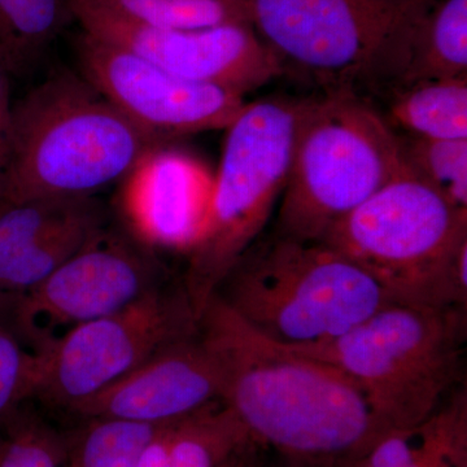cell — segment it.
I'll use <instances>...</instances> for the list:
<instances>
[{"label":"cell","instance_id":"cell-1","mask_svg":"<svg viewBox=\"0 0 467 467\" xmlns=\"http://www.w3.org/2000/svg\"><path fill=\"white\" fill-rule=\"evenodd\" d=\"M198 333L216 365L220 399L248 435L306 456L342 453L377 429L339 368L264 337L214 295Z\"/></svg>","mask_w":467,"mask_h":467},{"label":"cell","instance_id":"cell-2","mask_svg":"<svg viewBox=\"0 0 467 467\" xmlns=\"http://www.w3.org/2000/svg\"><path fill=\"white\" fill-rule=\"evenodd\" d=\"M168 142L122 115L81 75L57 73L12 103L0 201L90 199Z\"/></svg>","mask_w":467,"mask_h":467},{"label":"cell","instance_id":"cell-3","mask_svg":"<svg viewBox=\"0 0 467 467\" xmlns=\"http://www.w3.org/2000/svg\"><path fill=\"white\" fill-rule=\"evenodd\" d=\"M467 309L389 303L328 342L290 348L339 368L377 431L418 426L462 386Z\"/></svg>","mask_w":467,"mask_h":467},{"label":"cell","instance_id":"cell-4","mask_svg":"<svg viewBox=\"0 0 467 467\" xmlns=\"http://www.w3.org/2000/svg\"><path fill=\"white\" fill-rule=\"evenodd\" d=\"M245 18L285 72L325 91L396 86L438 0H244Z\"/></svg>","mask_w":467,"mask_h":467},{"label":"cell","instance_id":"cell-5","mask_svg":"<svg viewBox=\"0 0 467 467\" xmlns=\"http://www.w3.org/2000/svg\"><path fill=\"white\" fill-rule=\"evenodd\" d=\"M321 242L395 303L466 309L467 211L413 173L340 218Z\"/></svg>","mask_w":467,"mask_h":467},{"label":"cell","instance_id":"cell-6","mask_svg":"<svg viewBox=\"0 0 467 467\" xmlns=\"http://www.w3.org/2000/svg\"><path fill=\"white\" fill-rule=\"evenodd\" d=\"M408 173L400 135L358 91L310 97L295 140L276 235L321 242L340 218Z\"/></svg>","mask_w":467,"mask_h":467},{"label":"cell","instance_id":"cell-7","mask_svg":"<svg viewBox=\"0 0 467 467\" xmlns=\"http://www.w3.org/2000/svg\"><path fill=\"white\" fill-rule=\"evenodd\" d=\"M216 296L245 324L287 347L333 340L393 303L330 245L276 234L243 254Z\"/></svg>","mask_w":467,"mask_h":467},{"label":"cell","instance_id":"cell-8","mask_svg":"<svg viewBox=\"0 0 467 467\" xmlns=\"http://www.w3.org/2000/svg\"><path fill=\"white\" fill-rule=\"evenodd\" d=\"M308 99L273 97L247 103L227 126L207 226L187 254L182 285L196 321L257 241L284 193Z\"/></svg>","mask_w":467,"mask_h":467},{"label":"cell","instance_id":"cell-9","mask_svg":"<svg viewBox=\"0 0 467 467\" xmlns=\"http://www.w3.org/2000/svg\"><path fill=\"white\" fill-rule=\"evenodd\" d=\"M198 331L183 285L156 288L126 308L67 331L38 353L36 395L73 411L168 344Z\"/></svg>","mask_w":467,"mask_h":467},{"label":"cell","instance_id":"cell-10","mask_svg":"<svg viewBox=\"0 0 467 467\" xmlns=\"http://www.w3.org/2000/svg\"><path fill=\"white\" fill-rule=\"evenodd\" d=\"M160 278L149 247L103 227L45 281L0 306V318L38 355L77 326L161 287Z\"/></svg>","mask_w":467,"mask_h":467},{"label":"cell","instance_id":"cell-11","mask_svg":"<svg viewBox=\"0 0 467 467\" xmlns=\"http://www.w3.org/2000/svg\"><path fill=\"white\" fill-rule=\"evenodd\" d=\"M77 57L79 75L122 115L167 140L226 130L247 104L238 92L181 78L121 46L84 32L77 39Z\"/></svg>","mask_w":467,"mask_h":467},{"label":"cell","instance_id":"cell-12","mask_svg":"<svg viewBox=\"0 0 467 467\" xmlns=\"http://www.w3.org/2000/svg\"><path fill=\"white\" fill-rule=\"evenodd\" d=\"M82 32L121 46L171 75L244 97L284 75L247 23L205 29H159L126 20L88 0H73Z\"/></svg>","mask_w":467,"mask_h":467},{"label":"cell","instance_id":"cell-13","mask_svg":"<svg viewBox=\"0 0 467 467\" xmlns=\"http://www.w3.org/2000/svg\"><path fill=\"white\" fill-rule=\"evenodd\" d=\"M216 400H221L216 365L196 331L168 344L72 413L85 420L165 425Z\"/></svg>","mask_w":467,"mask_h":467},{"label":"cell","instance_id":"cell-14","mask_svg":"<svg viewBox=\"0 0 467 467\" xmlns=\"http://www.w3.org/2000/svg\"><path fill=\"white\" fill-rule=\"evenodd\" d=\"M213 180L192 156L153 150L124 180L121 208L133 238L150 250L189 254L207 226Z\"/></svg>","mask_w":467,"mask_h":467},{"label":"cell","instance_id":"cell-15","mask_svg":"<svg viewBox=\"0 0 467 467\" xmlns=\"http://www.w3.org/2000/svg\"><path fill=\"white\" fill-rule=\"evenodd\" d=\"M384 119L410 137L467 140V78L399 86Z\"/></svg>","mask_w":467,"mask_h":467},{"label":"cell","instance_id":"cell-16","mask_svg":"<svg viewBox=\"0 0 467 467\" xmlns=\"http://www.w3.org/2000/svg\"><path fill=\"white\" fill-rule=\"evenodd\" d=\"M451 78H467V0H438L418 29L399 86Z\"/></svg>","mask_w":467,"mask_h":467},{"label":"cell","instance_id":"cell-17","mask_svg":"<svg viewBox=\"0 0 467 467\" xmlns=\"http://www.w3.org/2000/svg\"><path fill=\"white\" fill-rule=\"evenodd\" d=\"M73 20V0H0V64L23 75Z\"/></svg>","mask_w":467,"mask_h":467},{"label":"cell","instance_id":"cell-18","mask_svg":"<svg viewBox=\"0 0 467 467\" xmlns=\"http://www.w3.org/2000/svg\"><path fill=\"white\" fill-rule=\"evenodd\" d=\"M248 435L232 409L211 402L175 420L169 436V467H221Z\"/></svg>","mask_w":467,"mask_h":467},{"label":"cell","instance_id":"cell-19","mask_svg":"<svg viewBox=\"0 0 467 467\" xmlns=\"http://www.w3.org/2000/svg\"><path fill=\"white\" fill-rule=\"evenodd\" d=\"M86 420L67 441L69 467H137L144 448L162 426L115 418Z\"/></svg>","mask_w":467,"mask_h":467},{"label":"cell","instance_id":"cell-20","mask_svg":"<svg viewBox=\"0 0 467 467\" xmlns=\"http://www.w3.org/2000/svg\"><path fill=\"white\" fill-rule=\"evenodd\" d=\"M117 16L159 29L247 23L244 0H88ZM248 24V23H247Z\"/></svg>","mask_w":467,"mask_h":467},{"label":"cell","instance_id":"cell-21","mask_svg":"<svg viewBox=\"0 0 467 467\" xmlns=\"http://www.w3.org/2000/svg\"><path fill=\"white\" fill-rule=\"evenodd\" d=\"M90 199L0 201V278L34 243L72 217Z\"/></svg>","mask_w":467,"mask_h":467},{"label":"cell","instance_id":"cell-22","mask_svg":"<svg viewBox=\"0 0 467 467\" xmlns=\"http://www.w3.org/2000/svg\"><path fill=\"white\" fill-rule=\"evenodd\" d=\"M411 173L467 211V140L400 137Z\"/></svg>","mask_w":467,"mask_h":467},{"label":"cell","instance_id":"cell-23","mask_svg":"<svg viewBox=\"0 0 467 467\" xmlns=\"http://www.w3.org/2000/svg\"><path fill=\"white\" fill-rule=\"evenodd\" d=\"M0 442V467H69L67 439L41 420L17 410Z\"/></svg>","mask_w":467,"mask_h":467},{"label":"cell","instance_id":"cell-24","mask_svg":"<svg viewBox=\"0 0 467 467\" xmlns=\"http://www.w3.org/2000/svg\"><path fill=\"white\" fill-rule=\"evenodd\" d=\"M39 356L0 318V423L36 395Z\"/></svg>","mask_w":467,"mask_h":467},{"label":"cell","instance_id":"cell-25","mask_svg":"<svg viewBox=\"0 0 467 467\" xmlns=\"http://www.w3.org/2000/svg\"><path fill=\"white\" fill-rule=\"evenodd\" d=\"M420 461L410 441L400 435H387L378 442L368 459V467H410Z\"/></svg>","mask_w":467,"mask_h":467},{"label":"cell","instance_id":"cell-26","mask_svg":"<svg viewBox=\"0 0 467 467\" xmlns=\"http://www.w3.org/2000/svg\"><path fill=\"white\" fill-rule=\"evenodd\" d=\"M11 86L9 73L0 64V189L7 167L9 152V133H11Z\"/></svg>","mask_w":467,"mask_h":467},{"label":"cell","instance_id":"cell-27","mask_svg":"<svg viewBox=\"0 0 467 467\" xmlns=\"http://www.w3.org/2000/svg\"><path fill=\"white\" fill-rule=\"evenodd\" d=\"M173 422L160 427L152 441L144 448L137 467H169L168 447Z\"/></svg>","mask_w":467,"mask_h":467},{"label":"cell","instance_id":"cell-28","mask_svg":"<svg viewBox=\"0 0 467 467\" xmlns=\"http://www.w3.org/2000/svg\"><path fill=\"white\" fill-rule=\"evenodd\" d=\"M410 467H434V466L429 465V463H425V462H423L422 460H420V461H417V462L414 463V465L410 466Z\"/></svg>","mask_w":467,"mask_h":467},{"label":"cell","instance_id":"cell-29","mask_svg":"<svg viewBox=\"0 0 467 467\" xmlns=\"http://www.w3.org/2000/svg\"><path fill=\"white\" fill-rule=\"evenodd\" d=\"M221 467H234V466L232 465V462H230V460H229V461H227L226 463H223V465Z\"/></svg>","mask_w":467,"mask_h":467},{"label":"cell","instance_id":"cell-30","mask_svg":"<svg viewBox=\"0 0 467 467\" xmlns=\"http://www.w3.org/2000/svg\"><path fill=\"white\" fill-rule=\"evenodd\" d=\"M0 442H2V441H0Z\"/></svg>","mask_w":467,"mask_h":467}]
</instances>
